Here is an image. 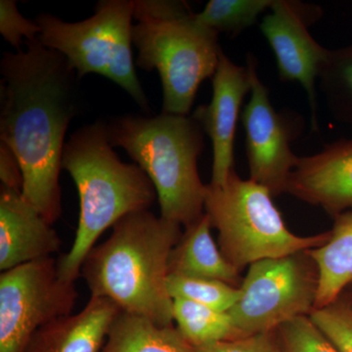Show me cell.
Wrapping results in <instances>:
<instances>
[{
	"label": "cell",
	"instance_id": "obj_1",
	"mask_svg": "<svg viewBox=\"0 0 352 352\" xmlns=\"http://www.w3.org/2000/svg\"><path fill=\"white\" fill-rule=\"evenodd\" d=\"M0 61V140L17 157L23 196L52 226L62 214L59 175L65 135L80 113V78L38 38Z\"/></svg>",
	"mask_w": 352,
	"mask_h": 352
},
{
	"label": "cell",
	"instance_id": "obj_2",
	"mask_svg": "<svg viewBox=\"0 0 352 352\" xmlns=\"http://www.w3.org/2000/svg\"><path fill=\"white\" fill-rule=\"evenodd\" d=\"M182 226L149 210L122 217L105 242L85 258L80 276L91 296L113 300L122 311L161 326L173 325L168 261Z\"/></svg>",
	"mask_w": 352,
	"mask_h": 352
},
{
	"label": "cell",
	"instance_id": "obj_3",
	"mask_svg": "<svg viewBox=\"0 0 352 352\" xmlns=\"http://www.w3.org/2000/svg\"><path fill=\"white\" fill-rule=\"evenodd\" d=\"M62 168L78 189L80 219L73 245L58 259L57 270L62 279L76 282L102 234L126 215L149 210L157 192L140 166L120 161L102 120L72 134L65 144Z\"/></svg>",
	"mask_w": 352,
	"mask_h": 352
},
{
	"label": "cell",
	"instance_id": "obj_4",
	"mask_svg": "<svg viewBox=\"0 0 352 352\" xmlns=\"http://www.w3.org/2000/svg\"><path fill=\"white\" fill-rule=\"evenodd\" d=\"M106 126L111 145L122 148L151 180L163 219L187 227L205 214L207 185L198 171L205 131L196 120L162 112L120 116Z\"/></svg>",
	"mask_w": 352,
	"mask_h": 352
},
{
	"label": "cell",
	"instance_id": "obj_5",
	"mask_svg": "<svg viewBox=\"0 0 352 352\" xmlns=\"http://www.w3.org/2000/svg\"><path fill=\"white\" fill-rule=\"evenodd\" d=\"M133 18L136 65L159 72L163 113L189 116L199 87L219 66V34L201 25L183 1L135 0Z\"/></svg>",
	"mask_w": 352,
	"mask_h": 352
},
{
	"label": "cell",
	"instance_id": "obj_6",
	"mask_svg": "<svg viewBox=\"0 0 352 352\" xmlns=\"http://www.w3.org/2000/svg\"><path fill=\"white\" fill-rule=\"evenodd\" d=\"M272 194L231 171L222 186L207 185L205 214L219 232L224 258L240 272L263 259L283 258L325 245L331 230L311 236L292 232L273 203Z\"/></svg>",
	"mask_w": 352,
	"mask_h": 352
},
{
	"label": "cell",
	"instance_id": "obj_7",
	"mask_svg": "<svg viewBox=\"0 0 352 352\" xmlns=\"http://www.w3.org/2000/svg\"><path fill=\"white\" fill-rule=\"evenodd\" d=\"M133 13L131 0H101L94 15L82 22H65L47 13L41 14L34 21L41 29L39 41L61 53L78 78L98 74L110 78L149 113L132 58Z\"/></svg>",
	"mask_w": 352,
	"mask_h": 352
},
{
	"label": "cell",
	"instance_id": "obj_8",
	"mask_svg": "<svg viewBox=\"0 0 352 352\" xmlns=\"http://www.w3.org/2000/svg\"><path fill=\"white\" fill-rule=\"evenodd\" d=\"M319 273L309 252L252 264L228 314L245 337L270 333L315 309Z\"/></svg>",
	"mask_w": 352,
	"mask_h": 352
},
{
	"label": "cell",
	"instance_id": "obj_9",
	"mask_svg": "<svg viewBox=\"0 0 352 352\" xmlns=\"http://www.w3.org/2000/svg\"><path fill=\"white\" fill-rule=\"evenodd\" d=\"M75 282L58 274L53 258L23 264L0 275V352H25L34 333L72 314Z\"/></svg>",
	"mask_w": 352,
	"mask_h": 352
},
{
	"label": "cell",
	"instance_id": "obj_10",
	"mask_svg": "<svg viewBox=\"0 0 352 352\" xmlns=\"http://www.w3.org/2000/svg\"><path fill=\"white\" fill-rule=\"evenodd\" d=\"M247 65L251 72V97L241 120L250 179L276 197L286 192L289 175L300 162V157L292 151L291 143L303 131V120L294 113L277 112L267 87L258 78L256 58L248 55Z\"/></svg>",
	"mask_w": 352,
	"mask_h": 352
},
{
	"label": "cell",
	"instance_id": "obj_11",
	"mask_svg": "<svg viewBox=\"0 0 352 352\" xmlns=\"http://www.w3.org/2000/svg\"><path fill=\"white\" fill-rule=\"evenodd\" d=\"M320 7L291 0H274L259 25L276 57L282 82L300 83L307 91L311 124L318 131L316 85L329 50L312 38L308 25L319 20Z\"/></svg>",
	"mask_w": 352,
	"mask_h": 352
},
{
	"label": "cell",
	"instance_id": "obj_12",
	"mask_svg": "<svg viewBox=\"0 0 352 352\" xmlns=\"http://www.w3.org/2000/svg\"><path fill=\"white\" fill-rule=\"evenodd\" d=\"M249 67L238 66L222 52L219 66L212 76V98L201 105L191 117L212 139L214 149L210 184H226L234 170V140L237 122L245 95L251 92Z\"/></svg>",
	"mask_w": 352,
	"mask_h": 352
},
{
	"label": "cell",
	"instance_id": "obj_13",
	"mask_svg": "<svg viewBox=\"0 0 352 352\" xmlns=\"http://www.w3.org/2000/svg\"><path fill=\"white\" fill-rule=\"evenodd\" d=\"M320 207L333 217L352 210V138L324 146L300 157L289 175L286 192Z\"/></svg>",
	"mask_w": 352,
	"mask_h": 352
},
{
	"label": "cell",
	"instance_id": "obj_14",
	"mask_svg": "<svg viewBox=\"0 0 352 352\" xmlns=\"http://www.w3.org/2000/svg\"><path fill=\"white\" fill-rule=\"evenodd\" d=\"M61 240L52 226L19 192L0 191V270L52 258Z\"/></svg>",
	"mask_w": 352,
	"mask_h": 352
},
{
	"label": "cell",
	"instance_id": "obj_15",
	"mask_svg": "<svg viewBox=\"0 0 352 352\" xmlns=\"http://www.w3.org/2000/svg\"><path fill=\"white\" fill-rule=\"evenodd\" d=\"M119 305L102 296H91L83 309L65 315L34 333L25 352H101Z\"/></svg>",
	"mask_w": 352,
	"mask_h": 352
},
{
	"label": "cell",
	"instance_id": "obj_16",
	"mask_svg": "<svg viewBox=\"0 0 352 352\" xmlns=\"http://www.w3.org/2000/svg\"><path fill=\"white\" fill-rule=\"evenodd\" d=\"M210 229L212 226L206 214L185 227V232L170 254V275L219 280L240 288L243 282L241 272L224 258Z\"/></svg>",
	"mask_w": 352,
	"mask_h": 352
},
{
	"label": "cell",
	"instance_id": "obj_17",
	"mask_svg": "<svg viewBox=\"0 0 352 352\" xmlns=\"http://www.w3.org/2000/svg\"><path fill=\"white\" fill-rule=\"evenodd\" d=\"M333 219L328 242L308 251L319 273L315 309L337 300L352 282V210Z\"/></svg>",
	"mask_w": 352,
	"mask_h": 352
},
{
	"label": "cell",
	"instance_id": "obj_18",
	"mask_svg": "<svg viewBox=\"0 0 352 352\" xmlns=\"http://www.w3.org/2000/svg\"><path fill=\"white\" fill-rule=\"evenodd\" d=\"M101 352H198L175 326L122 311Z\"/></svg>",
	"mask_w": 352,
	"mask_h": 352
},
{
	"label": "cell",
	"instance_id": "obj_19",
	"mask_svg": "<svg viewBox=\"0 0 352 352\" xmlns=\"http://www.w3.org/2000/svg\"><path fill=\"white\" fill-rule=\"evenodd\" d=\"M173 321L183 337L195 347L245 338L228 312L183 298L173 300Z\"/></svg>",
	"mask_w": 352,
	"mask_h": 352
},
{
	"label": "cell",
	"instance_id": "obj_20",
	"mask_svg": "<svg viewBox=\"0 0 352 352\" xmlns=\"http://www.w3.org/2000/svg\"><path fill=\"white\" fill-rule=\"evenodd\" d=\"M317 85L333 119L352 124V43L329 50Z\"/></svg>",
	"mask_w": 352,
	"mask_h": 352
},
{
	"label": "cell",
	"instance_id": "obj_21",
	"mask_svg": "<svg viewBox=\"0 0 352 352\" xmlns=\"http://www.w3.org/2000/svg\"><path fill=\"white\" fill-rule=\"evenodd\" d=\"M273 3L274 0H210L201 12L195 13V18L219 34L238 36L256 24Z\"/></svg>",
	"mask_w": 352,
	"mask_h": 352
},
{
	"label": "cell",
	"instance_id": "obj_22",
	"mask_svg": "<svg viewBox=\"0 0 352 352\" xmlns=\"http://www.w3.org/2000/svg\"><path fill=\"white\" fill-rule=\"evenodd\" d=\"M168 293L173 300L183 298L228 312L241 298V288L207 278L168 275Z\"/></svg>",
	"mask_w": 352,
	"mask_h": 352
},
{
	"label": "cell",
	"instance_id": "obj_23",
	"mask_svg": "<svg viewBox=\"0 0 352 352\" xmlns=\"http://www.w3.org/2000/svg\"><path fill=\"white\" fill-rule=\"evenodd\" d=\"M310 319L340 352H352V300L342 294L326 307L316 308Z\"/></svg>",
	"mask_w": 352,
	"mask_h": 352
},
{
	"label": "cell",
	"instance_id": "obj_24",
	"mask_svg": "<svg viewBox=\"0 0 352 352\" xmlns=\"http://www.w3.org/2000/svg\"><path fill=\"white\" fill-rule=\"evenodd\" d=\"M273 332L281 352H340L309 316L286 322Z\"/></svg>",
	"mask_w": 352,
	"mask_h": 352
},
{
	"label": "cell",
	"instance_id": "obj_25",
	"mask_svg": "<svg viewBox=\"0 0 352 352\" xmlns=\"http://www.w3.org/2000/svg\"><path fill=\"white\" fill-rule=\"evenodd\" d=\"M41 29L36 21L25 19L17 8L14 0L0 1V32L7 43L16 51L22 50L21 46L25 41L38 38Z\"/></svg>",
	"mask_w": 352,
	"mask_h": 352
},
{
	"label": "cell",
	"instance_id": "obj_26",
	"mask_svg": "<svg viewBox=\"0 0 352 352\" xmlns=\"http://www.w3.org/2000/svg\"><path fill=\"white\" fill-rule=\"evenodd\" d=\"M198 352H281L274 332L196 347Z\"/></svg>",
	"mask_w": 352,
	"mask_h": 352
},
{
	"label": "cell",
	"instance_id": "obj_27",
	"mask_svg": "<svg viewBox=\"0 0 352 352\" xmlns=\"http://www.w3.org/2000/svg\"><path fill=\"white\" fill-rule=\"evenodd\" d=\"M0 179L2 187L23 193L24 175L17 157L3 142H0Z\"/></svg>",
	"mask_w": 352,
	"mask_h": 352
},
{
	"label": "cell",
	"instance_id": "obj_28",
	"mask_svg": "<svg viewBox=\"0 0 352 352\" xmlns=\"http://www.w3.org/2000/svg\"><path fill=\"white\" fill-rule=\"evenodd\" d=\"M344 295L349 296V298L352 300V282L349 286L346 287V289H344Z\"/></svg>",
	"mask_w": 352,
	"mask_h": 352
}]
</instances>
